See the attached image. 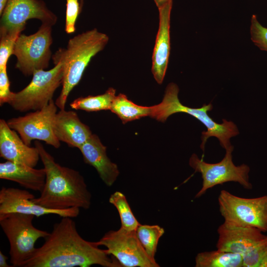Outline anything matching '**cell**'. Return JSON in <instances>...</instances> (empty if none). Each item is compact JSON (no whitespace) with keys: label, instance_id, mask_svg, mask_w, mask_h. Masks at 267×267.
Returning a JSON list of instances; mask_svg holds the SVG:
<instances>
[{"label":"cell","instance_id":"obj_1","mask_svg":"<svg viewBox=\"0 0 267 267\" xmlns=\"http://www.w3.org/2000/svg\"><path fill=\"white\" fill-rule=\"evenodd\" d=\"M22 267H121L116 259L96 242L88 241L79 234L72 218L61 217Z\"/></svg>","mask_w":267,"mask_h":267},{"label":"cell","instance_id":"obj_2","mask_svg":"<svg viewBox=\"0 0 267 267\" xmlns=\"http://www.w3.org/2000/svg\"><path fill=\"white\" fill-rule=\"evenodd\" d=\"M35 145L43 163L46 178L40 196L32 198V201L52 209H89L91 195L82 175L78 171L56 162L40 141H36Z\"/></svg>","mask_w":267,"mask_h":267},{"label":"cell","instance_id":"obj_3","mask_svg":"<svg viewBox=\"0 0 267 267\" xmlns=\"http://www.w3.org/2000/svg\"><path fill=\"white\" fill-rule=\"evenodd\" d=\"M108 41L106 34L93 29L70 39L66 48H59L52 55L54 64L61 63L63 68L62 88L55 102L60 109H65L69 93L80 82L90 60Z\"/></svg>","mask_w":267,"mask_h":267},{"label":"cell","instance_id":"obj_4","mask_svg":"<svg viewBox=\"0 0 267 267\" xmlns=\"http://www.w3.org/2000/svg\"><path fill=\"white\" fill-rule=\"evenodd\" d=\"M179 89L174 83L167 87L163 99L159 104L154 105L152 118L164 122L171 115L177 113H185L198 120L206 127L207 131L202 133L201 148L204 150L207 139L212 136L218 139L221 146L225 150L232 145L230 142L231 137L239 133L237 126L232 121L222 119V123L219 124L210 117L208 112L212 110L213 105L210 103L204 104L198 108H191L183 105L179 100Z\"/></svg>","mask_w":267,"mask_h":267},{"label":"cell","instance_id":"obj_5","mask_svg":"<svg viewBox=\"0 0 267 267\" xmlns=\"http://www.w3.org/2000/svg\"><path fill=\"white\" fill-rule=\"evenodd\" d=\"M34 217L32 215L18 213L0 215V225L9 243L12 267H22L36 250V241L49 233L34 226Z\"/></svg>","mask_w":267,"mask_h":267},{"label":"cell","instance_id":"obj_6","mask_svg":"<svg viewBox=\"0 0 267 267\" xmlns=\"http://www.w3.org/2000/svg\"><path fill=\"white\" fill-rule=\"evenodd\" d=\"M218 201L219 211L224 222L267 232V195L244 198L222 190Z\"/></svg>","mask_w":267,"mask_h":267},{"label":"cell","instance_id":"obj_7","mask_svg":"<svg viewBox=\"0 0 267 267\" xmlns=\"http://www.w3.org/2000/svg\"><path fill=\"white\" fill-rule=\"evenodd\" d=\"M233 151V146L225 150L224 157L217 163L206 162L195 154L191 155L189 164L195 172L201 174L203 180L201 188L196 194L195 198L202 196L209 189L228 182H237L247 190L252 189L249 180L250 167L245 164L234 165L232 161Z\"/></svg>","mask_w":267,"mask_h":267},{"label":"cell","instance_id":"obj_8","mask_svg":"<svg viewBox=\"0 0 267 267\" xmlns=\"http://www.w3.org/2000/svg\"><path fill=\"white\" fill-rule=\"evenodd\" d=\"M54 65L48 71H36L29 84L20 91L13 92L8 104L21 112L40 110L48 105L55 91L62 83V64Z\"/></svg>","mask_w":267,"mask_h":267},{"label":"cell","instance_id":"obj_9","mask_svg":"<svg viewBox=\"0 0 267 267\" xmlns=\"http://www.w3.org/2000/svg\"><path fill=\"white\" fill-rule=\"evenodd\" d=\"M51 27L42 23L35 33L20 34L16 40L12 54L17 58L15 67L25 76L48 67L51 56Z\"/></svg>","mask_w":267,"mask_h":267},{"label":"cell","instance_id":"obj_10","mask_svg":"<svg viewBox=\"0 0 267 267\" xmlns=\"http://www.w3.org/2000/svg\"><path fill=\"white\" fill-rule=\"evenodd\" d=\"M106 247V252L119 263L121 267H158L155 259L151 258L139 242L135 231L121 227L110 230L96 241Z\"/></svg>","mask_w":267,"mask_h":267},{"label":"cell","instance_id":"obj_11","mask_svg":"<svg viewBox=\"0 0 267 267\" xmlns=\"http://www.w3.org/2000/svg\"><path fill=\"white\" fill-rule=\"evenodd\" d=\"M0 15V35L17 37L25 29L29 19H37L51 26L57 20V16L41 0H7Z\"/></svg>","mask_w":267,"mask_h":267},{"label":"cell","instance_id":"obj_12","mask_svg":"<svg viewBox=\"0 0 267 267\" xmlns=\"http://www.w3.org/2000/svg\"><path fill=\"white\" fill-rule=\"evenodd\" d=\"M57 108L52 99L40 110L9 119L6 122L11 129L19 134L26 145L31 146L33 140H39L58 148L60 141L54 135L52 126Z\"/></svg>","mask_w":267,"mask_h":267},{"label":"cell","instance_id":"obj_13","mask_svg":"<svg viewBox=\"0 0 267 267\" xmlns=\"http://www.w3.org/2000/svg\"><path fill=\"white\" fill-rule=\"evenodd\" d=\"M35 196L27 190L13 187H1L0 190V215L18 213L32 215L35 217L57 215L61 217H77L80 208L74 207L64 210L45 208L34 203Z\"/></svg>","mask_w":267,"mask_h":267},{"label":"cell","instance_id":"obj_14","mask_svg":"<svg viewBox=\"0 0 267 267\" xmlns=\"http://www.w3.org/2000/svg\"><path fill=\"white\" fill-rule=\"evenodd\" d=\"M217 232V249L242 256L267 242V235L257 228L236 225L224 222L218 227Z\"/></svg>","mask_w":267,"mask_h":267},{"label":"cell","instance_id":"obj_15","mask_svg":"<svg viewBox=\"0 0 267 267\" xmlns=\"http://www.w3.org/2000/svg\"><path fill=\"white\" fill-rule=\"evenodd\" d=\"M0 156L6 161L34 168L40 159L38 149L26 145L2 119L0 120Z\"/></svg>","mask_w":267,"mask_h":267},{"label":"cell","instance_id":"obj_16","mask_svg":"<svg viewBox=\"0 0 267 267\" xmlns=\"http://www.w3.org/2000/svg\"><path fill=\"white\" fill-rule=\"evenodd\" d=\"M173 0L158 8L159 23L152 58V73L161 84L168 67L170 53V17Z\"/></svg>","mask_w":267,"mask_h":267},{"label":"cell","instance_id":"obj_17","mask_svg":"<svg viewBox=\"0 0 267 267\" xmlns=\"http://www.w3.org/2000/svg\"><path fill=\"white\" fill-rule=\"evenodd\" d=\"M52 126L54 135L59 141L78 149L92 134L89 127L72 110L60 109L55 115Z\"/></svg>","mask_w":267,"mask_h":267},{"label":"cell","instance_id":"obj_18","mask_svg":"<svg viewBox=\"0 0 267 267\" xmlns=\"http://www.w3.org/2000/svg\"><path fill=\"white\" fill-rule=\"evenodd\" d=\"M79 149L84 162L95 169L107 186H112L119 175V171L117 165L107 156L106 147L102 143L98 136L92 134Z\"/></svg>","mask_w":267,"mask_h":267},{"label":"cell","instance_id":"obj_19","mask_svg":"<svg viewBox=\"0 0 267 267\" xmlns=\"http://www.w3.org/2000/svg\"><path fill=\"white\" fill-rule=\"evenodd\" d=\"M0 178L15 182L26 189L41 192L45 181L44 168L37 169L6 161L0 163Z\"/></svg>","mask_w":267,"mask_h":267},{"label":"cell","instance_id":"obj_20","mask_svg":"<svg viewBox=\"0 0 267 267\" xmlns=\"http://www.w3.org/2000/svg\"><path fill=\"white\" fill-rule=\"evenodd\" d=\"M153 110V106L148 107L136 104L126 95L120 93L115 97L110 110L125 124L143 117H151Z\"/></svg>","mask_w":267,"mask_h":267},{"label":"cell","instance_id":"obj_21","mask_svg":"<svg viewBox=\"0 0 267 267\" xmlns=\"http://www.w3.org/2000/svg\"><path fill=\"white\" fill-rule=\"evenodd\" d=\"M195 263V267H243V257L217 249L197 254Z\"/></svg>","mask_w":267,"mask_h":267},{"label":"cell","instance_id":"obj_22","mask_svg":"<svg viewBox=\"0 0 267 267\" xmlns=\"http://www.w3.org/2000/svg\"><path fill=\"white\" fill-rule=\"evenodd\" d=\"M116 96V90L110 88L102 94L78 97L73 101L70 105L73 109L88 112L110 110Z\"/></svg>","mask_w":267,"mask_h":267},{"label":"cell","instance_id":"obj_23","mask_svg":"<svg viewBox=\"0 0 267 267\" xmlns=\"http://www.w3.org/2000/svg\"><path fill=\"white\" fill-rule=\"evenodd\" d=\"M135 232L147 254L151 258L155 259L158 242L164 234V229L158 225L140 224Z\"/></svg>","mask_w":267,"mask_h":267},{"label":"cell","instance_id":"obj_24","mask_svg":"<svg viewBox=\"0 0 267 267\" xmlns=\"http://www.w3.org/2000/svg\"><path fill=\"white\" fill-rule=\"evenodd\" d=\"M109 202L118 212L121 227L128 231H135L140 223L134 216L125 195L116 191L110 195Z\"/></svg>","mask_w":267,"mask_h":267},{"label":"cell","instance_id":"obj_25","mask_svg":"<svg viewBox=\"0 0 267 267\" xmlns=\"http://www.w3.org/2000/svg\"><path fill=\"white\" fill-rule=\"evenodd\" d=\"M243 267H267V242L243 256Z\"/></svg>","mask_w":267,"mask_h":267},{"label":"cell","instance_id":"obj_26","mask_svg":"<svg viewBox=\"0 0 267 267\" xmlns=\"http://www.w3.org/2000/svg\"><path fill=\"white\" fill-rule=\"evenodd\" d=\"M250 34L253 43L261 50L267 51V28L260 24L255 15L251 18Z\"/></svg>","mask_w":267,"mask_h":267},{"label":"cell","instance_id":"obj_27","mask_svg":"<svg viewBox=\"0 0 267 267\" xmlns=\"http://www.w3.org/2000/svg\"><path fill=\"white\" fill-rule=\"evenodd\" d=\"M81 12L78 0H67L65 31L67 34H72L75 31V23L79 14Z\"/></svg>","mask_w":267,"mask_h":267},{"label":"cell","instance_id":"obj_28","mask_svg":"<svg viewBox=\"0 0 267 267\" xmlns=\"http://www.w3.org/2000/svg\"><path fill=\"white\" fill-rule=\"evenodd\" d=\"M18 37L8 35H0V69L7 67V62L13 51Z\"/></svg>","mask_w":267,"mask_h":267},{"label":"cell","instance_id":"obj_29","mask_svg":"<svg viewBox=\"0 0 267 267\" xmlns=\"http://www.w3.org/2000/svg\"><path fill=\"white\" fill-rule=\"evenodd\" d=\"M7 67L0 69V105L8 103L13 92L10 90V82L7 74Z\"/></svg>","mask_w":267,"mask_h":267},{"label":"cell","instance_id":"obj_30","mask_svg":"<svg viewBox=\"0 0 267 267\" xmlns=\"http://www.w3.org/2000/svg\"><path fill=\"white\" fill-rule=\"evenodd\" d=\"M7 260L8 257L6 256L1 251H0V267H12L7 264Z\"/></svg>","mask_w":267,"mask_h":267},{"label":"cell","instance_id":"obj_31","mask_svg":"<svg viewBox=\"0 0 267 267\" xmlns=\"http://www.w3.org/2000/svg\"><path fill=\"white\" fill-rule=\"evenodd\" d=\"M170 0H154L158 8L162 7Z\"/></svg>","mask_w":267,"mask_h":267},{"label":"cell","instance_id":"obj_32","mask_svg":"<svg viewBox=\"0 0 267 267\" xmlns=\"http://www.w3.org/2000/svg\"><path fill=\"white\" fill-rule=\"evenodd\" d=\"M7 1V0H0V15L2 13Z\"/></svg>","mask_w":267,"mask_h":267},{"label":"cell","instance_id":"obj_33","mask_svg":"<svg viewBox=\"0 0 267 267\" xmlns=\"http://www.w3.org/2000/svg\"><path fill=\"white\" fill-rule=\"evenodd\" d=\"M80 3L81 8L82 9L83 3V0H80Z\"/></svg>","mask_w":267,"mask_h":267}]
</instances>
